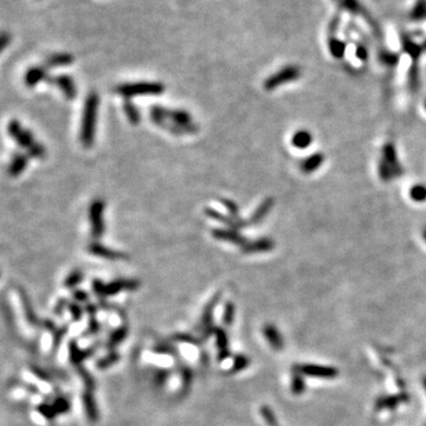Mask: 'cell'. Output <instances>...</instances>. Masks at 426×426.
Segmentation results:
<instances>
[{
	"instance_id": "ba28073f",
	"label": "cell",
	"mask_w": 426,
	"mask_h": 426,
	"mask_svg": "<svg viewBox=\"0 0 426 426\" xmlns=\"http://www.w3.org/2000/svg\"><path fill=\"white\" fill-rule=\"evenodd\" d=\"M205 216H207L211 219L216 220V222H219L224 224V225L230 227V229H235L240 231L242 229H244V227L249 226L250 224L249 222H246V220L242 219V218H233L230 216V214H224L220 212V211H218L216 209H212V207H205L204 210Z\"/></svg>"
},
{
	"instance_id": "4fadbf2b",
	"label": "cell",
	"mask_w": 426,
	"mask_h": 426,
	"mask_svg": "<svg viewBox=\"0 0 426 426\" xmlns=\"http://www.w3.org/2000/svg\"><path fill=\"white\" fill-rule=\"evenodd\" d=\"M140 287V282L132 278H117L105 284L104 296H115L122 290H136Z\"/></svg>"
},
{
	"instance_id": "2e32d148",
	"label": "cell",
	"mask_w": 426,
	"mask_h": 426,
	"mask_svg": "<svg viewBox=\"0 0 426 426\" xmlns=\"http://www.w3.org/2000/svg\"><path fill=\"white\" fill-rule=\"evenodd\" d=\"M49 69L45 65L32 66L25 72L24 83L27 88H34L38 83L49 81Z\"/></svg>"
},
{
	"instance_id": "ffe728a7",
	"label": "cell",
	"mask_w": 426,
	"mask_h": 426,
	"mask_svg": "<svg viewBox=\"0 0 426 426\" xmlns=\"http://www.w3.org/2000/svg\"><path fill=\"white\" fill-rule=\"evenodd\" d=\"M275 201L272 198H267V199H264L262 201L261 204L258 205V207L254 211V213L251 214V217H250V219L248 220L250 225H256V224H259L261 222H263L265 219V217L268 216L269 213H270V211L272 207H274Z\"/></svg>"
},
{
	"instance_id": "f6af8a7d",
	"label": "cell",
	"mask_w": 426,
	"mask_h": 426,
	"mask_svg": "<svg viewBox=\"0 0 426 426\" xmlns=\"http://www.w3.org/2000/svg\"><path fill=\"white\" fill-rule=\"evenodd\" d=\"M68 309H69L70 314H71L72 319L75 320V321H79V320L82 319V316H83V308H82L81 306H79V303H77V302H69Z\"/></svg>"
},
{
	"instance_id": "44dd1931",
	"label": "cell",
	"mask_w": 426,
	"mask_h": 426,
	"mask_svg": "<svg viewBox=\"0 0 426 426\" xmlns=\"http://www.w3.org/2000/svg\"><path fill=\"white\" fill-rule=\"evenodd\" d=\"M409 400V396L405 393L390 397H383L377 400L376 408L377 410H395L398 408L400 404L406 403Z\"/></svg>"
},
{
	"instance_id": "b9f144b4",
	"label": "cell",
	"mask_w": 426,
	"mask_h": 426,
	"mask_svg": "<svg viewBox=\"0 0 426 426\" xmlns=\"http://www.w3.org/2000/svg\"><path fill=\"white\" fill-rule=\"evenodd\" d=\"M52 406L56 410L57 415H63V413L69 412L70 410V403L68 399L63 398V397H59V398H57L54 400Z\"/></svg>"
},
{
	"instance_id": "74e56055",
	"label": "cell",
	"mask_w": 426,
	"mask_h": 426,
	"mask_svg": "<svg viewBox=\"0 0 426 426\" xmlns=\"http://www.w3.org/2000/svg\"><path fill=\"white\" fill-rule=\"evenodd\" d=\"M403 46L404 49L406 50V52H408L413 59H417L423 51L422 45H417V44L413 43L412 40L406 39V38L403 40Z\"/></svg>"
},
{
	"instance_id": "7a4b0ae2",
	"label": "cell",
	"mask_w": 426,
	"mask_h": 426,
	"mask_svg": "<svg viewBox=\"0 0 426 426\" xmlns=\"http://www.w3.org/2000/svg\"><path fill=\"white\" fill-rule=\"evenodd\" d=\"M149 117L153 122L158 120H167L169 122L184 128L188 134H195L198 132V126L193 122L190 113H187L186 110H181V109H168L154 105L150 108Z\"/></svg>"
},
{
	"instance_id": "c3c4849f",
	"label": "cell",
	"mask_w": 426,
	"mask_h": 426,
	"mask_svg": "<svg viewBox=\"0 0 426 426\" xmlns=\"http://www.w3.org/2000/svg\"><path fill=\"white\" fill-rule=\"evenodd\" d=\"M73 299L77 303H85L89 301V294L84 290H75L72 294Z\"/></svg>"
},
{
	"instance_id": "836d02e7",
	"label": "cell",
	"mask_w": 426,
	"mask_h": 426,
	"mask_svg": "<svg viewBox=\"0 0 426 426\" xmlns=\"http://www.w3.org/2000/svg\"><path fill=\"white\" fill-rule=\"evenodd\" d=\"M213 335L216 336L217 339V347L219 351H226V349H229V338H227V334L222 328H214Z\"/></svg>"
},
{
	"instance_id": "7dc6e473",
	"label": "cell",
	"mask_w": 426,
	"mask_h": 426,
	"mask_svg": "<svg viewBox=\"0 0 426 426\" xmlns=\"http://www.w3.org/2000/svg\"><path fill=\"white\" fill-rule=\"evenodd\" d=\"M168 376H169V373L167 372V371H165V370L158 371V372L155 373V377H154V381H155L156 385H158V386H162L163 384H165L166 381H167Z\"/></svg>"
},
{
	"instance_id": "5b68a950",
	"label": "cell",
	"mask_w": 426,
	"mask_h": 426,
	"mask_svg": "<svg viewBox=\"0 0 426 426\" xmlns=\"http://www.w3.org/2000/svg\"><path fill=\"white\" fill-rule=\"evenodd\" d=\"M104 209L105 203L101 198H96L90 203L89 206V223H90V233L94 239H98L105 232L104 223Z\"/></svg>"
},
{
	"instance_id": "bcb514c9",
	"label": "cell",
	"mask_w": 426,
	"mask_h": 426,
	"mask_svg": "<svg viewBox=\"0 0 426 426\" xmlns=\"http://www.w3.org/2000/svg\"><path fill=\"white\" fill-rule=\"evenodd\" d=\"M181 376H182V386H184V389L182 390H184L185 392H187L188 387L191 386V383H192V372L190 368L187 367L182 368Z\"/></svg>"
},
{
	"instance_id": "7c38bea8",
	"label": "cell",
	"mask_w": 426,
	"mask_h": 426,
	"mask_svg": "<svg viewBox=\"0 0 426 426\" xmlns=\"http://www.w3.org/2000/svg\"><path fill=\"white\" fill-rule=\"evenodd\" d=\"M47 82L56 85L62 91L66 100H73L77 96V88H76L75 81L69 75H58L56 77H50Z\"/></svg>"
},
{
	"instance_id": "d4e9b609",
	"label": "cell",
	"mask_w": 426,
	"mask_h": 426,
	"mask_svg": "<svg viewBox=\"0 0 426 426\" xmlns=\"http://www.w3.org/2000/svg\"><path fill=\"white\" fill-rule=\"evenodd\" d=\"M92 352H94V348L90 349H86V351H82V349L78 348V346L76 342L71 341L69 344V358L70 361L75 365L76 367L81 366V363L83 360H84L85 358H88L89 355L92 354Z\"/></svg>"
},
{
	"instance_id": "5bb4252c",
	"label": "cell",
	"mask_w": 426,
	"mask_h": 426,
	"mask_svg": "<svg viewBox=\"0 0 426 426\" xmlns=\"http://www.w3.org/2000/svg\"><path fill=\"white\" fill-rule=\"evenodd\" d=\"M212 237L217 240H222V242H229L232 244L243 246L248 242V239L240 233L238 230L230 229V227H217L212 230Z\"/></svg>"
},
{
	"instance_id": "681fc988",
	"label": "cell",
	"mask_w": 426,
	"mask_h": 426,
	"mask_svg": "<svg viewBox=\"0 0 426 426\" xmlns=\"http://www.w3.org/2000/svg\"><path fill=\"white\" fill-rule=\"evenodd\" d=\"M174 339L177 341L186 342V344H190V345H199V341L195 340L193 336H191L188 334H178V335L174 336Z\"/></svg>"
},
{
	"instance_id": "60d3db41",
	"label": "cell",
	"mask_w": 426,
	"mask_h": 426,
	"mask_svg": "<svg viewBox=\"0 0 426 426\" xmlns=\"http://www.w3.org/2000/svg\"><path fill=\"white\" fill-rule=\"evenodd\" d=\"M261 415L269 426H278L276 416L274 415V412L271 411V409L269 408V406H262Z\"/></svg>"
},
{
	"instance_id": "3957f363",
	"label": "cell",
	"mask_w": 426,
	"mask_h": 426,
	"mask_svg": "<svg viewBox=\"0 0 426 426\" xmlns=\"http://www.w3.org/2000/svg\"><path fill=\"white\" fill-rule=\"evenodd\" d=\"M7 133L19 147L26 149L28 156L31 158H40L44 154V146L37 142L30 130L25 129L19 121H9L7 124Z\"/></svg>"
},
{
	"instance_id": "816d5d0a",
	"label": "cell",
	"mask_w": 426,
	"mask_h": 426,
	"mask_svg": "<svg viewBox=\"0 0 426 426\" xmlns=\"http://www.w3.org/2000/svg\"><path fill=\"white\" fill-rule=\"evenodd\" d=\"M355 53H357L358 58L360 60H363V62L367 60V58H368V51H367L366 47L363 46V45H359L357 47V51H355Z\"/></svg>"
},
{
	"instance_id": "d6a6232c",
	"label": "cell",
	"mask_w": 426,
	"mask_h": 426,
	"mask_svg": "<svg viewBox=\"0 0 426 426\" xmlns=\"http://www.w3.org/2000/svg\"><path fill=\"white\" fill-rule=\"evenodd\" d=\"M118 360H120V355H118L116 352L111 351L107 357L100 359V360L97 361V364H96V366H97V368H100V370H105V368L111 367L113 365L116 364Z\"/></svg>"
},
{
	"instance_id": "9c48e42d",
	"label": "cell",
	"mask_w": 426,
	"mask_h": 426,
	"mask_svg": "<svg viewBox=\"0 0 426 426\" xmlns=\"http://www.w3.org/2000/svg\"><path fill=\"white\" fill-rule=\"evenodd\" d=\"M220 297H222V293H216V295L212 296V299L205 306L203 315H201V327H203L201 334H203V339H207L210 338L211 335H213V312L214 309H216L218 302L220 301Z\"/></svg>"
},
{
	"instance_id": "ee69618b",
	"label": "cell",
	"mask_w": 426,
	"mask_h": 426,
	"mask_svg": "<svg viewBox=\"0 0 426 426\" xmlns=\"http://www.w3.org/2000/svg\"><path fill=\"white\" fill-rule=\"evenodd\" d=\"M91 288H92V291H94L95 295L98 297V299H101V300L105 299V296H104L105 284L101 280H98V278H95V280H92Z\"/></svg>"
},
{
	"instance_id": "9a60e30c",
	"label": "cell",
	"mask_w": 426,
	"mask_h": 426,
	"mask_svg": "<svg viewBox=\"0 0 426 426\" xmlns=\"http://www.w3.org/2000/svg\"><path fill=\"white\" fill-rule=\"evenodd\" d=\"M275 248V242L269 237H262V238L255 240H248L244 245L240 246L243 254H259V252H269Z\"/></svg>"
},
{
	"instance_id": "ac0fdd59",
	"label": "cell",
	"mask_w": 426,
	"mask_h": 426,
	"mask_svg": "<svg viewBox=\"0 0 426 426\" xmlns=\"http://www.w3.org/2000/svg\"><path fill=\"white\" fill-rule=\"evenodd\" d=\"M75 57L73 54L69 52H54L47 56L44 60L43 65H45L47 69L50 68H59V66H66L73 63Z\"/></svg>"
},
{
	"instance_id": "f35d334b",
	"label": "cell",
	"mask_w": 426,
	"mask_h": 426,
	"mask_svg": "<svg viewBox=\"0 0 426 426\" xmlns=\"http://www.w3.org/2000/svg\"><path fill=\"white\" fill-rule=\"evenodd\" d=\"M219 201L222 203V205L225 209L227 210V213L230 214V216L233 218H240L239 216V207L237 203L231 200V199H227V198H219Z\"/></svg>"
},
{
	"instance_id": "8fae6325",
	"label": "cell",
	"mask_w": 426,
	"mask_h": 426,
	"mask_svg": "<svg viewBox=\"0 0 426 426\" xmlns=\"http://www.w3.org/2000/svg\"><path fill=\"white\" fill-rule=\"evenodd\" d=\"M88 251L90 252L91 255L96 256V257L109 259V261H122V259L129 258L128 255L124 254V252L108 248V246L101 244V243L98 242H91L90 244L88 245Z\"/></svg>"
},
{
	"instance_id": "8d00e7d4",
	"label": "cell",
	"mask_w": 426,
	"mask_h": 426,
	"mask_svg": "<svg viewBox=\"0 0 426 426\" xmlns=\"http://www.w3.org/2000/svg\"><path fill=\"white\" fill-rule=\"evenodd\" d=\"M249 365H250V359L248 357H245V355H242V354L237 355V357L233 359L231 373H238L240 371L245 370Z\"/></svg>"
},
{
	"instance_id": "e0dca14e",
	"label": "cell",
	"mask_w": 426,
	"mask_h": 426,
	"mask_svg": "<svg viewBox=\"0 0 426 426\" xmlns=\"http://www.w3.org/2000/svg\"><path fill=\"white\" fill-rule=\"evenodd\" d=\"M28 165V154L25 153H15L9 161L7 173L9 177L17 178L25 171Z\"/></svg>"
},
{
	"instance_id": "7bdbcfd3",
	"label": "cell",
	"mask_w": 426,
	"mask_h": 426,
	"mask_svg": "<svg viewBox=\"0 0 426 426\" xmlns=\"http://www.w3.org/2000/svg\"><path fill=\"white\" fill-rule=\"evenodd\" d=\"M37 411L39 412L44 418L49 419V421H51V419H53L57 416L56 410H54L53 406L52 405H47V404H41V405H39L37 408Z\"/></svg>"
},
{
	"instance_id": "4dcf8cb0",
	"label": "cell",
	"mask_w": 426,
	"mask_h": 426,
	"mask_svg": "<svg viewBox=\"0 0 426 426\" xmlns=\"http://www.w3.org/2000/svg\"><path fill=\"white\" fill-rule=\"evenodd\" d=\"M410 197L416 203H424L426 201V186L423 184L413 185L410 190Z\"/></svg>"
},
{
	"instance_id": "cb8c5ba5",
	"label": "cell",
	"mask_w": 426,
	"mask_h": 426,
	"mask_svg": "<svg viewBox=\"0 0 426 426\" xmlns=\"http://www.w3.org/2000/svg\"><path fill=\"white\" fill-rule=\"evenodd\" d=\"M313 134L307 129H300L291 137V145L297 149H306L313 143Z\"/></svg>"
},
{
	"instance_id": "e575fe53",
	"label": "cell",
	"mask_w": 426,
	"mask_h": 426,
	"mask_svg": "<svg viewBox=\"0 0 426 426\" xmlns=\"http://www.w3.org/2000/svg\"><path fill=\"white\" fill-rule=\"evenodd\" d=\"M409 88L412 92L419 90V71L416 64H413L409 71Z\"/></svg>"
},
{
	"instance_id": "1f68e13d",
	"label": "cell",
	"mask_w": 426,
	"mask_h": 426,
	"mask_svg": "<svg viewBox=\"0 0 426 426\" xmlns=\"http://www.w3.org/2000/svg\"><path fill=\"white\" fill-rule=\"evenodd\" d=\"M291 391L294 395H302L306 391V381L303 379V374L295 371V374L291 379Z\"/></svg>"
},
{
	"instance_id": "4316f807",
	"label": "cell",
	"mask_w": 426,
	"mask_h": 426,
	"mask_svg": "<svg viewBox=\"0 0 426 426\" xmlns=\"http://www.w3.org/2000/svg\"><path fill=\"white\" fill-rule=\"evenodd\" d=\"M18 293H19V296H20L21 303H23V308H24L25 315H26L27 321L30 322V323H32V325H37L38 320L36 318V315H34L33 308H32V306H31V303H30V300H28L26 293H25V291L23 289H19Z\"/></svg>"
},
{
	"instance_id": "f1b7e54d",
	"label": "cell",
	"mask_w": 426,
	"mask_h": 426,
	"mask_svg": "<svg viewBox=\"0 0 426 426\" xmlns=\"http://www.w3.org/2000/svg\"><path fill=\"white\" fill-rule=\"evenodd\" d=\"M329 51H331L332 56L336 59H341L346 53V44L342 40L332 38L329 40Z\"/></svg>"
},
{
	"instance_id": "ab89813d",
	"label": "cell",
	"mask_w": 426,
	"mask_h": 426,
	"mask_svg": "<svg viewBox=\"0 0 426 426\" xmlns=\"http://www.w3.org/2000/svg\"><path fill=\"white\" fill-rule=\"evenodd\" d=\"M379 57H380L381 62H383L384 64H386V65H389V66H395L399 63L398 54L390 52V51H381Z\"/></svg>"
},
{
	"instance_id": "277c9868",
	"label": "cell",
	"mask_w": 426,
	"mask_h": 426,
	"mask_svg": "<svg viewBox=\"0 0 426 426\" xmlns=\"http://www.w3.org/2000/svg\"><path fill=\"white\" fill-rule=\"evenodd\" d=\"M115 91L122 96L124 100L136 97V96H158L165 91V85L160 82H129L118 84Z\"/></svg>"
},
{
	"instance_id": "d6986e66",
	"label": "cell",
	"mask_w": 426,
	"mask_h": 426,
	"mask_svg": "<svg viewBox=\"0 0 426 426\" xmlns=\"http://www.w3.org/2000/svg\"><path fill=\"white\" fill-rule=\"evenodd\" d=\"M323 162H325V155L322 153H314L301 161L300 169L304 174H312L321 167Z\"/></svg>"
},
{
	"instance_id": "f5cc1de1",
	"label": "cell",
	"mask_w": 426,
	"mask_h": 426,
	"mask_svg": "<svg viewBox=\"0 0 426 426\" xmlns=\"http://www.w3.org/2000/svg\"><path fill=\"white\" fill-rule=\"evenodd\" d=\"M31 372L33 373L36 377L39 378L40 380H49V376H47V374L44 372L43 370H40V368L34 367V366L31 367Z\"/></svg>"
},
{
	"instance_id": "11a10c76",
	"label": "cell",
	"mask_w": 426,
	"mask_h": 426,
	"mask_svg": "<svg viewBox=\"0 0 426 426\" xmlns=\"http://www.w3.org/2000/svg\"><path fill=\"white\" fill-rule=\"evenodd\" d=\"M98 331H100V325L96 321L95 316H92L90 318V322H89V332H90V334H96Z\"/></svg>"
},
{
	"instance_id": "8992f818",
	"label": "cell",
	"mask_w": 426,
	"mask_h": 426,
	"mask_svg": "<svg viewBox=\"0 0 426 426\" xmlns=\"http://www.w3.org/2000/svg\"><path fill=\"white\" fill-rule=\"evenodd\" d=\"M301 77V69L297 65H287L277 72L272 73L271 76L264 81V89L268 91L275 90L278 86L286 83L294 82Z\"/></svg>"
},
{
	"instance_id": "d590c367",
	"label": "cell",
	"mask_w": 426,
	"mask_h": 426,
	"mask_svg": "<svg viewBox=\"0 0 426 426\" xmlns=\"http://www.w3.org/2000/svg\"><path fill=\"white\" fill-rule=\"evenodd\" d=\"M235 314H236V307L235 303L229 301L226 302L225 307H224V313H223V322L225 326H231L233 320H235Z\"/></svg>"
},
{
	"instance_id": "30bf717a",
	"label": "cell",
	"mask_w": 426,
	"mask_h": 426,
	"mask_svg": "<svg viewBox=\"0 0 426 426\" xmlns=\"http://www.w3.org/2000/svg\"><path fill=\"white\" fill-rule=\"evenodd\" d=\"M380 161L385 163L387 167L393 172L396 178L402 177L404 169L403 166L400 165L398 154H397V149L393 143L389 142L383 147V158H381Z\"/></svg>"
},
{
	"instance_id": "7402d4cb",
	"label": "cell",
	"mask_w": 426,
	"mask_h": 426,
	"mask_svg": "<svg viewBox=\"0 0 426 426\" xmlns=\"http://www.w3.org/2000/svg\"><path fill=\"white\" fill-rule=\"evenodd\" d=\"M83 405H84V411L86 413V417L92 423L97 422L98 419V410L97 406H96V402L94 396H92V392L90 390H86L84 393H83Z\"/></svg>"
},
{
	"instance_id": "f907efd6",
	"label": "cell",
	"mask_w": 426,
	"mask_h": 426,
	"mask_svg": "<svg viewBox=\"0 0 426 426\" xmlns=\"http://www.w3.org/2000/svg\"><path fill=\"white\" fill-rule=\"evenodd\" d=\"M9 43H11V34L5 31L1 32V36H0V47H1V50L7 47Z\"/></svg>"
},
{
	"instance_id": "f546056e",
	"label": "cell",
	"mask_w": 426,
	"mask_h": 426,
	"mask_svg": "<svg viewBox=\"0 0 426 426\" xmlns=\"http://www.w3.org/2000/svg\"><path fill=\"white\" fill-rule=\"evenodd\" d=\"M83 277H84L83 272L79 270V269H75V270L70 272L65 280H64V287L69 288V289H73V288L77 287L83 281Z\"/></svg>"
},
{
	"instance_id": "484cf974",
	"label": "cell",
	"mask_w": 426,
	"mask_h": 426,
	"mask_svg": "<svg viewBox=\"0 0 426 426\" xmlns=\"http://www.w3.org/2000/svg\"><path fill=\"white\" fill-rule=\"evenodd\" d=\"M122 107H123L124 114H126L128 121H129V123L133 124V126H137V124L140 123L141 116L139 113V109L136 108V105L134 104L130 100H124Z\"/></svg>"
},
{
	"instance_id": "52a82bcc",
	"label": "cell",
	"mask_w": 426,
	"mask_h": 426,
	"mask_svg": "<svg viewBox=\"0 0 426 426\" xmlns=\"http://www.w3.org/2000/svg\"><path fill=\"white\" fill-rule=\"evenodd\" d=\"M295 371L303 374V376L321 378V379H334V378L339 376V371L336 370L335 367L321 366V365L314 364L297 365V366L295 367Z\"/></svg>"
},
{
	"instance_id": "9f6ffc18",
	"label": "cell",
	"mask_w": 426,
	"mask_h": 426,
	"mask_svg": "<svg viewBox=\"0 0 426 426\" xmlns=\"http://www.w3.org/2000/svg\"><path fill=\"white\" fill-rule=\"evenodd\" d=\"M68 304H69V302H66L65 300H60L59 302L57 303V306H56V314H58V315H60V314L63 313L64 309L68 308Z\"/></svg>"
},
{
	"instance_id": "94428289",
	"label": "cell",
	"mask_w": 426,
	"mask_h": 426,
	"mask_svg": "<svg viewBox=\"0 0 426 426\" xmlns=\"http://www.w3.org/2000/svg\"><path fill=\"white\" fill-rule=\"evenodd\" d=\"M424 386H425V390H426V378L424 379Z\"/></svg>"
},
{
	"instance_id": "91938a15",
	"label": "cell",
	"mask_w": 426,
	"mask_h": 426,
	"mask_svg": "<svg viewBox=\"0 0 426 426\" xmlns=\"http://www.w3.org/2000/svg\"><path fill=\"white\" fill-rule=\"evenodd\" d=\"M423 237H424V239H425V242H426V227L424 229V231H423Z\"/></svg>"
},
{
	"instance_id": "6da1fadb",
	"label": "cell",
	"mask_w": 426,
	"mask_h": 426,
	"mask_svg": "<svg viewBox=\"0 0 426 426\" xmlns=\"http://www.w3.org/2000/svg\"><path fill=\"white\" fill-rule=\"evenodd\" d=\"M98 107H100V97H98L97 92L91 91L90 94L86 96L84 101L81 121V132H79V139H81V143L84 148H90L95 142Z\"/></svg>"
},
{
	"instance_id": "603a6c76",
	"label": "cell",
	"mask_w": 426,
	"mask_h": 426,
	"mask_svg": "<svg viewBox=\"0 0 426 426\" xmlns=\"http://www.w3.org/2000/svg\"><path fill=\"white\" fill-rule=\"evenodd\" d=\"M263 334L269 342V345L272 348L276 349V351H281L284 346L283 338H282L281 333L278 332V329L275 326L268 325L263 328Z\"/></svg>"
},
{
	"instance_id": "680465c9",
	"label": "cell",
	"mask_w": 426,
	"mask_h": 426,
	"mask_svg": "<svg viewBox=\"0 0 426 426\" xmlns=\"http://www.w3.org/2000/svg\"><path fill=\"white\" fill-rule=\"evenodd\" d=\"M422 49H423V51H426V40L424 41V43H423V45H422Z\"/></svg>"
},
{
	"instance_id": "db71d44e",
	"label": "cell",
	"mask_w": 426,
	"mask_h": 426,
	"mask_svg": "<svg viewBox=\"0 0 426 426\" xmlns=\"http://www.w3.org/2000/svg\"><path fill=\"white\" fill-rule=\"evenodd\" d=\"M65 334V329H57L56 333H54V338H53V348H56L57 346L59 345L60 340H62V338Z\"/></svg>"
},
{
	"instance_id": "6f0895ef",
	"label": "cell",
	"mask_w": 426,
	"mask_h": 426,
	"mask_svg": "<svg viewBox=\"0 0 426 426\" xmlns=\"http://www.w3.org/2000/svg\"><path fill=\"white\" fill-rule=\"evenodd\" d=\"M85 312L89 314V315L91 316H95V314H96V312H97V307L95 306V304H92V303H86V306H85Z\"/></svg>"
},
{
	"instance_id": "83f0119b",
	"label": "cell",
	"mask_w": 426,
	"mask_h": 426,
	"mask_svg": "<svg viewBox=\"0 0 426 426\" xmlns=\"http://www.w3.org/2000/svg\"><path fill=\"white\" fill-rule=\"evenodd\" d=\"M127 335H128L127 327L123 326V327H120V328L115 329L108 339V347L110 349H114L117 345H120L121 342L126 339Z\"/></svg>"
},
{
	"instance_id": "6125c7cd",
	"label": "cell",
	"mask_w": 426,
	"mask_h": 426,
	"mask_svg": "<svg viewBox=\"0 0 426 426\" xmlns=\"http://www.w3.org/2000/svg\"><path fill=\"white\" fill-rule=\"evenodd\" d=\"M425 109H426V101H425Z\"/></svg>"
}]
</instances>
